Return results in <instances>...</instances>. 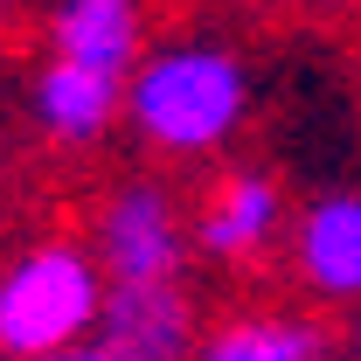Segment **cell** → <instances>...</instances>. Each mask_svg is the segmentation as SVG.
I'll list each match as a JSON object with an SVG mask.
<instances>
[{"instance_id": "6da1fadb", "label": "cell", "mask_w": 361, "mask_h": 361, "mask_svg": "<svg viewBox=\"0 0 361 361\" xmlns=\"http://www.w3.org/2000/svg\"><path fill=\"white\" fill-rule=\"evenodd\" d=\"M250 118V70L223 42L146 49L126 77V126L160 160H209Z\"/></svg>"}, {"instance_id": "7a4b0ae2", "label": "cell", "mask_w": 361, "mask_h": 361, "mask_svg": "<svg viewBox=\"0 0 361 361\" xmlns=\"http://www.w3.org/2000/svg\"><path fill=\"white\" fill-rule=\"evenodd\" d=\"M97 306H104V271L84 243H70V236L28 243L21 257L0 264V361L90 341Z\"/></svg>"}, {"instance_id": "3957f363", "label": "cell", "mask_w": 361, "mask_h": 361, "mask_svg": "<svg viewBox=\"0 0 361 361\" xmlns=\"http://www.w3.org/2000/svg\"><path fill=\"white\" fill-rule=\"evenodd\" d=\"M188 250H195V223L174 202V188H160V180H118L90 216V257L104 271V285L180 278Z\"/></svg>"}, {"instance_id": "277c9868", "label": "cell", "mask_w": 361, "mask_h": 361, "mask_svg": "<svg viewBox=\"0 0 361 361\" xmlns=\"http://www.w3.org/2000/svg\"><path fill=\"white\" fill-rule=\"evenodd\" d=\"M90 348L104 361H195V348H202V313H195L188 278L104 285Z\"/></svg>"}, {"instance_id": "5b68a950", "label": "cell", "mask_w": 361, "mask_h": 361, "mask_svg": "<svg viewBox=\"0 0 361 361\" xmlns=\"http://www.w3.org/2000/svg\"><path fill=\"white\" fill-rule=\"evenodd\" d=\"M188 223H195V250H209L216 264H250L285 236V188L264 167H223Z\"/></svg>"}, {"instance_id": "8992f818", "label": "cell", "mask_w": 361, "mask_h": 361, "mask_svg": "<svg viewBox=\"0 0 361 361\" xmlns=\"http://www.w3.org/2000/svg\"><path fill=\"white\" fill-rule=\"evenodd\" d=\"M292 271L326 306L361 299V195H319L292 223Z\"/></svg>"}, {"instance_id": "52a82bcc", "label": "cell", "mask_w": 361, "mask_h": 361, "mask_svg": "<svg viewBox=\"0 0 361 361\" xmlns=\"http://www.w3.org/2000/svg\"><path fill=\"white\" fill-rule=\"evenodd\" d=\"M118 118H126V77L70 63V56L42 63V77H35V126L56 146H97Z\"/></svg>"}, {"instance_id": "ba28073f", "label": "cell", "mask_w": 361, "mask_h": 361, "mask_svg": "<svg viewBox=\"0 0 361 361\" xmlns=\"http://www.w3.org/2000/svg\"><path fill=\"white\" fill-rule=\"evenodd\" d=\"M49 56L133 77V63L146 56V14H139V0H56L49 7Z\"/></svg>"}, {"instance_id": "9c48e42d", "label": "cell", "mask_w": 361, "mask_h": 361, "mask_svg": "<svg viewBox=\"0 0 361 361\" xmlns=\"http://www.w3.org/2000/svg\"><path fill=\"white\" fill-rule=\"evenodd\" d=\"M195 361H334L326 326L306 313H229L202 334Z\"/></svg>"}, {"instance_id": "30bf717a", "label": "cell", "mask_w": 361, "mask_h": 361, "mask_svg": "<svg viewBox=\"0 0 361 361\" xmlns=\"http://www.w3.org/2000/svg\"><path fill=\"white\" fill-rule=\"evenodd\" d=\"M28 361H104L90 341H77V348H56V355H28Z\"/></svg>"}, {"instance_id": "8fae6325", "label": "cell", "mask_w": 361, "mask_h": 361, "mask_svg": "<svg viewBox=\"0 0 361 361\" xmlns=\"http://www.w3.org/2000/svg\"><path fill=\"white\" fill-rule=\"evenodd\" d=\"M306 7H319V14H348V7H361V0H306Z\"/></svg>"}, {"instance_id": "7c38bea8", "label": "cell", "mask_w": 361, "mask_h": 361, "mask_svg": "<svg viewBox=\"0 0 361 361\" xmlns=\"http://www.w3.org/2000/svg\"><path fill=\"white\" fill-rule=\"evenodd\" d=\"M348 341L361 348V299H355V319H348Z\"/></svg>"}, {"instance_id": "4fadbf2b", "label": "cell", "mask_w": 361, "mask_h": 361, "mask_svg": "<svg viewBox=\"0 0 361 361\" xmlns=\"http://www.w3.org/2000/svg\"><path fill=\"white\" fill-rule=\"evenodd\" d=\"M355 361H361V355H355Z\"/></svg>"}]
</instances>
